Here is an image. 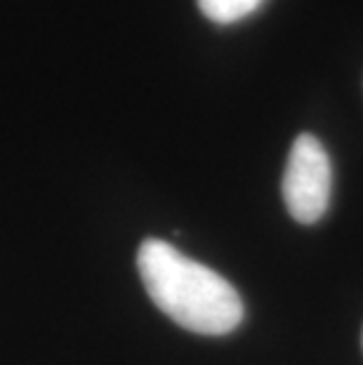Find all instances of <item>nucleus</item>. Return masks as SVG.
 Instances as JSON below:
<instances>
[{
	"instance_id": "3",
	"label": "nucleus",
	"mask_w": 363,
	"mask_h": 365,
	"mask_svg": "<svg viewBox=\"0 0 363 365\" xmlns=\"http://www.w3.org/2000/svg\"><path fill=\"white\" fill-rule=\"evenodd\" d=\"M265 0H198L200 12L215 24H236L260 10Z\"/></svg>"
},
{
	"instance_id": "4",
	"label": "nucleus",
	"mask_w": 363,
	"mask_h": 365,
	"mask_svg": "<svg viewBox=\"0 0 363 365\" xmlns=\"http://www.w3.org/2000/svg\"><path fill=\"white\" fill-rule=\"evenodd\" d=\"M361 344H363V335H361Z\"/></svg>"
},
{
	"instance_id": "1",
	"label": "nucleus",
	"mask_w": 363,
	"mask_h": 365,
	"mask_svg": "<svg viewBox=\"0 0 363 365\" xmlns=\"http://www.w3.org/2000/svg\"><path fill=\"white\" fill-rule=\"evenodd\" d=\"M137 269L153 304L184 330L220 337L241 325L243 299L236 287L165 240L146 238Z\"/></svg>"
},
{
	"instance_id": "2",
	"label": "nucleus",
	"mask_w": 363,
	"mask_h": 365,
	"mask_svg": "<svg viewBox=\"0 0 363 365\" xmlns=\"http://www.w3.org/2000/svg\"><path fill=\"white\" fill-rule=\"evenodd\" d=\"M281 191L295 222L314 224L326 215L333 191V165L326 146L314 135H300L292 142Z\"/></svg>"
}]
</instances>
